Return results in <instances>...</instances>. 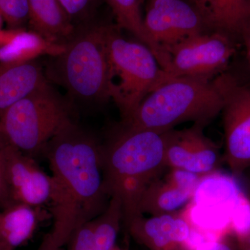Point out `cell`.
<instances>
[{
  "label": "cell",
  "instance_id": "6da1fadb",
  "mask_svg": "<svg viewBox=\"0 0 250 250\" xmlns=\"http://www.w3.org/2000/svg\"><path fill=\"white\" fill-rule=\"evenodd\" d=\"M102 147L94 134L72 121L42 151L52 179L53 224L47 234L58 248H63L77 229L107 207L111 197L105 187Z\"/></svg>",
  "mask_w": 250,
  "mask_h": 250
},
{
  "label": "cell",
  "instance_id": "7a4b0ae2",
  "mask_svg": "<svg viewBox=\"0 0 250 250\" xmlns=\"http://www.w3.org/2000/svg\"><path fill=\"white\" fill-rule=\"evenodd\" d=\"M165 132L122 127L102 147L105 187L119 197L123 223L141 215L143 192L166 166Z\"/></svg>",
  "mask_w": 250,
  "mask_h": 250
},
{
  "label": "cell",
  "instance_id": "3957f363",
  "mask_svg": "<svg viewBox=\"0 0 250 250\" xmlns=\"http://www.w3.org/2000/svg\"><path fill=\"white\" fill-rule=\"evenodd\" d=\"M213 80L169 79L151 90L122 125L159 132L187 122L207 126L221 113L225 103L223 94Z\"/></svg>",
  "mask_w": 250,
  "mask_h": 250
},
{
  "label": "cell",
  "instance_id": "277c9868",
  "mask_svg": "<svg viewBox=\"0 0 250 250\" xmlns=\"http://www.w3.org/2000/svg\"><path fill=\"white\" fill-rule=\"evenodd\" d=\"M104 28L94 22L76 28L47 66L48 78L66 90L71 104L95 105L110 100Z\"/></svg>",
  "mask_w": 250,
  "mask_h": 250
},
{
  "label": "cell",
  "instance_id": "5b68a950",
  "mask_svg": "<svg viewBox=\"0 0 250 250\" xmlns=\"http://www.w3.org/2000/svg\"><path fill=\"white\" fill-rule=\"evenodd\" d=\"M119 27L105 24L109 67V96L127 121L151 90L161 83L164 70L150 49L125 39Z\"/></svg>",
  "mask_w": 250,
  "mask_h": 250
},
{
  "label": "cell",
  "instance_id": "8992f818",
  "mask_svg": "<svg viewBox=\"0 0 250 250\" xmlns=\"http://www.w3.org/2000/svg\"><path fill=\"white\" fill-rule=\"evenodd\" d=\"M72 121L71 104L47 83L4 111L0 134L21 152L34 157Z\"/></svg>",
  "mask_w": 250,
  "mask_h": 250
},
{
  "label": "cell",
  "instance_id": "52a82bcc",
  "mask_svg": "<svg viewBox=\"0 0 250 250\" xmlns=\"http://www.w3.org/2000/svg\"><path fill=\"white\" fill-rule=\"evenodd\" d=\"M167 52L170 65L161 83L174 77L213 80L225 71L236 48L230 36L213 31L190 36Z\"/></svg>",
  "mask_w": 250,
  "mask_h": 250
},
{
  "label": "cell",
  "instance_id": "ba28073f",
  "mask_svg": "<svg viewBox=\"0 0 250 250\" xmlns=\"http://www.w3.org/2000/svg\"><path fill=\"white\" fill-rule=\"evenodd\" d=\"M223 94L224 161L236 175L250 168V87L224 72L214 78Z\"/></svg>",
  "mask_w": 250,
  "mask_h": 250
},
{
  "label": "cell",
  "instance_id": "9c48e42d",
  "mask_svg": "<svg viewBox=\"0 0 250 250\" xmlns=\"http://www.w3.org/2000/svg\"><path fill=\"white\" fill-rule=\"evenodd\" d=\"M144 22L153 42L167 54L171 47L207 29L196 8L184 0H149Z\"/></svg>",
  "mask_w": 250,
  "mask_h": 250
},
{
  "label": "cell",
  "instance_id": "30bf717a",
  "mask_svg": "<svg viewBox=\"0 0 250 250\" xmlns=\"http://www.w3.org/2000/svg\"><path fill=\"white\" fill-rule=\"evenodd\" d=\"M205 125L165 131L166 166L203 176L218 171L223 159L217 145L204 134Z\"/></svg>",
  "mask_w": 250,
  "mask_h": 250
},
{
  "label": "cell",
  "instance_id": "8fae6325",
  "mask_svg": "<svg viewBox=\"0 0 250 250\" xmlns=\"http://www.w3.org/2000/svg\"><path fill=\"white\" fill-rule=\"evenodd\" d=\"M5 178L11 203H22L33 207L49 204L52 179L32 156H28L10 144L1 150Z\"/></svg>",
  "mask_w": 250,
  "mask_h": 250
},
{
  "label": "cell",
  "instance_id": "7c38bea8",
  "mask_svg": "<svg viewBox=\"0 0 250 250\" xmlns=\"http://www.w3.org/2000/svg\"><path fill=\"white\" fill-rule=\"evenodd\" d=\"M201 177L166 166L143 192L140 213L159 215L182 210L191 201Z\"/></svg>",
  "mask_w": 250,
  "mask_h": 250
},
{
  "label": "cell",
  "instance_id": "4fadbf2b",
  "mask_svg": "<svg viewBox=\"0 0 250 250\" xmlns=\"http://www.w3.org/2000/svg\"><path fill=\"white\" fill-rule=\"evenodd\" d=\"M125 226L135 241L149 250H183L191 232L182 210L149 218L139 215Z\"/></svg>",
  "mask_w": 250,
  "mask_h": 250
},
{
  "label": "cell",
  "instance_id": "5bb4252c",
  "mask_svg": "<svg viewBox=\"0 0 250 250\" xmlns=\"http://www.w3.org/2000/svg\"><path fill=\"white\" fill-rule=\"evenodd\" d=\"M49 83L35 61L0 62V118L10 106Z\"/></svg>",
  "mask_w": 250,
  "mask_h": 250
},
{
  "label": "cell",
  "instance_id": "9a60e30c",
  "mask_svg": "<svg viewBox=\"0 0 250 250\" xmlns=\"http://www.w3.org/2000/svg\"><path fill=\"white\" fill-rule=\"evenodd\" d=\"M207 28L239 36L250 23V0H192Z\"/></svg>",
  "mask_w": 250,
  "mask_h": 250
},
{
  "label": "cell",
  "instance_id": "2e32d148",
  "mask_svg": "<svg viewBox=\"0 0 250 250\" xmlns=\"http://www.w3.org/2000/svg\"><path fill=\"white\" fill-rule=\"evenodd\" d=\"M29 24L33 33L49 43L63 45L76 28L59 0H28Z\"/></svg>",
  "mask_w": 250,
  "mask_h": 250
},
{
  "label": "cell",
  "instance_id": "e0dca14e",
  "mask_svg": "<svg viewBox=\"0 0 250 250\" xmlns=\"http://www.w3.org/2000/svg\"><path fill=\"white\" fill-rule=\"evenodd\" d=\"M42 211L16 202L0 208V250H15L30 240L45 219Z\"/></svg>",
  "mask_w": 250,
  "mask_h": 250
},
{
  "label": "cell",
  "instance_id": "ac0fdd59",
  "mask_svg": "<svg viewBox=\"0 0 250 250\" xmlns=\"http://www.w3.org/2000/svg\"><path fill=\"white\" fill-rule=\"evenodd\" d=\"M245 196L236 179L215 171L200 177L190 202L228 208L233 213Z\"/></svg>",
  "mask_w": 250,
  "mask_h": 250
},
{
  "label": "cell",
  "instance_id": "d6986e66",
  "mask_svg": "<svg viewBox=\"0 0 250 250\" xmlns=\"http://www.w3.org/2000/svg\"><path fill=\"white\" fill-rule=\"evenodd\" d=\"M116 17L118 27L133 34L140 42L147 46L155 56L163 70L170 65V55L156 45L148 35L141 12L140 0H104Z\"/></svg>",
  "mask_w": 250,
  "mask_h": 250
},
{
  "label": "cell",
  "instance_id": "ffe728a7",
  "mask_svg": "<svg viewBox=\"0 0 250 250\" xmlns=\"http://www.w3.org/2000/svg\"><path fill=\"white\" fill-rule=\"evenodd\" d=\"M75 28L83 27L95 21L104 0H59Z\"/></svg>",
  "mask_w": 250,
  "mask_h": 250
},
{
  "label": "cell",
  "instance_id": "44dd1931",
  "mask_svg": "<svg viewBox=\"0 0 250 250\" xmlns=\"http://www.w3.org/2000/svg\"><path fill=\"white\" fill-rule=\"evenodd\" d=\"M0 17L10 27L17 29L29 22L28 0H0Z\"/></svg>",
  "mask_w": 250,
  "mask_h": 250
},
{
  "label": "cell",
  "instance_id": "7402d4cb",
  "mask_svg": "<svg viewBox=\"0 0 250 250\" xmlns=\"http://www.w3.org/2000/svg\"><path fill=\"white\" fill-rule=\"evenodd\" d=\"M67 246V250H99L94 232L93 220L77 229L72 233Z\"/></svg>",
  "mask_w": 250,
  "mask_h": 250
},
{
  "label": "cell",
  "instance_id": "603a6c76",
  "mask_svg": "<svg viewBox=\"0 0 250 250\" xmlns=\"http://www.w3.org/2000/svg\"><path fill=\"white\" fill-rule=\"evenodd\" d=\"M227 236L221 239H211L194 231L184 245L183 250H235Z\"/></svg>",
  "mask_w": 250,
  "mask_h": 250
},
{
  "label": "cell",
  "instance_id": "cb8c5ba5",
  "mask_svg": "<svg viewBox=\"0 0 250 250\" xmlns=\"http://www.w3.org/2000/svg\"><path fill=\"white\" fill-rule=\"evenodd\" d=\"M6 142V140L2 135L0 134V208H3L11 203L10 200L9 189H8L6 178H5L4 164H3L2 156H1V150Z\"/></svg>",
  "mask_w": 250,
  "mask_h": 250
},
{
  "label": "cell",
  "instance_id": "d4e9b609",
  "mask_svg": "<svg viewBox=\"0 0 250 250\" xmlns=\"http://www.w3.org/2000/svg\"><path fill=\"white\" fill-rule=\"evenodd\" d=\"M241 38L246 47V57L250 67V23L242 33Z\"/></svg>",
  "mask_w": 250,
  "mask_h": 250
},
{
  "label": "cell",
  "instance_id": "484cf974",
  "mask_svg": "<svg viewBox=\"0 0 250 250\" xmlns=\"http://www.w3.org/2000/svg\"><path fill=\"white\" fill-rule=\"evenodd\" d=\"M37 250H65L63 248H58L54 246L49 239L48 234L45 235Z\"/></svg>",
  "mask_w": 250,
  "mask_h": 250
},
{
  "label": "cell",
  "instance_id": "4316f807",
  "mask_svg": "<svg viewBox=\"0 0 250 250\" xmlns=\"http://www.w3.org/2000/svg\"><path fill=\"white\" fill-rule=\"evenodd\" d=\"M238 250H250V236L236 238Z\"/></svg>",
  "mask_w": 250,
  "mask_h": 250
},
{
  "label": "cell",
  "instance_id": "83f0119b",
  "mask_svg": "<svg viewBox=\"0 0 250 250\" xmlns=\"http://www.w3.org/2000/svg\"><path fill=\"white\" fill-rule=\"evenodd\" d=\"M248 188H249V192H250V197L247 196L249 198V200H250V174L249 175V177H248Z\"/></svg>",
  "mask_w": 250,
  "mask_h": 250
},
{
  "label": "cell",
  "instance_id": "f1b7e54d",
  "mask_svg": "<svg viewBox=\"0 0 250 250\" xmlns=\"http://www.w3.org/2000/svg\"><path fill=\"white\" fill-rule=\"evenodd\" d=\"M113 250H121V249H119V248H117V247H115V248L114 249H113Z\"/></svg>",
  "mask_w": 250,
  "mask_h": 250
},
{
  "label": "cell",
  "instance_id": "f546056e",
  "mask_svg": "<svg viewBox=\"0 0 250 250\" xmlns=\"http://www.w3.org/2000/svg\"><path fill=\"white\" fill-rule=\"evenodd\" d=\"M1 17H0V21H1Z\"/></svg>",
  "mask_w": 250,
  "mask_h": 250
}]
</instances>
